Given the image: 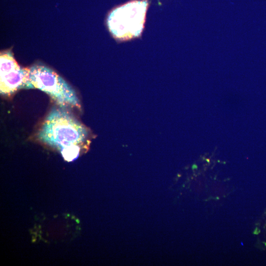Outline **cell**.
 Wrapping results in <instances>:
<instances>
[{
    "label": "cell",
    "instance_id": "obj_2",
    "mask_svg": "<svg viewBox=\"0 0 266 266\" xmlns=\"http://www.w3.org/2000/svg\"><path fill=\"white\" fill-rule=\"evenodd\" d=\"M24 89H37L44 92L60 107L81 109L74 90L63 78L46 66L34 65L28 68Z\"/></svg>",
    "mask_w": 266,
    "mask_h": 266
},
{
    "label": "cell",
    "instance_id": "obj_4",
    "mask_svg": "<svg viewBox=\"0 0 266 266\" xmlns=\"http://www.w3.org/2000/svg\"><path fill=\"white\" fill-rule=\"evenodd\" d=\"M28 68H22L15 60L10 51L2 53L0 56V92L10 96L16 91L24 89Z\"/></svg>",
    "mask_w": 266,
    "mask_h": 266
},
{
    "label": "cell",
    "instance_id": "obj_1",
    "mask_svg": "<svg viewBox=\"0 0 266 266\" xmlns=\"http://www.w3.org/2000/svg\"><path fill=\"white\" fill-rule=\"evenodd\" d=\"M36 137L42 143L60 152L65 160L76 158L89 141L88 129L66 108L52 109Z\"/></svg>",
    "mask_w": 266,
    "mask_h": 266
},
{
    "label": "cell",
    "instance_id": "obj_3",
    "mask_svg": "<svg viewBox=\"0 0 266 266\" xmlns=\"http://www.w3.org/2000/svg\"><path fill=\"white\" fill-rule=\"evenodd\" d=\"M149 0H132L113 9L106 24L113 37L123 41L138 37L144 28Z\"/></svg>",
    "mask_w": 266,
    "mask_h": 266
}]
</instances>
